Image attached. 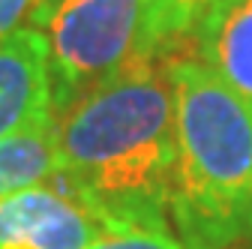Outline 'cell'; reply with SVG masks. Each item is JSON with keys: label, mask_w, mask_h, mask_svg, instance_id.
Returning a JSON list of instances; mask_svg holds the SVG:
<instances>
[{"label": "cell", "mask_w": 252, "mask_h": 249, "mask_svg": "<svg viewBox=\"0 0 252 249\" xmlns=\"http://www.w3.org/2000/svg\"><path fill=\"white\" fill-rule=\"evenodd\" d=\"M60 180L111 228H171L177 165L168 57L144 54L57 114Z\"/></svg>", "instance_id": "cell-1"}, {"label": "cell", "mask_w": 252, "mask_h": 249, "mask_svg": "<svg viewBox=\"0 0 252 249\" xmlns=\"http://www.w3.org/2000/svg\"><path fill=\"white\" fill-rule=\"evenodd\" d=\"M177 165L171 222L186 249H234L252 234V111L195 57H168Z\"/></svg>", "instance_id": "cell-2"}, {"label": "cell", "mask_w": 252, "mask_h": 249, "mask_svg": "<svg viewBox=\"0 0 252 249\" xmlns=\"http://www.w3.org/2000/svg\"><path fill=\"white\" fill-rule=\"evenodd\" d=\"M27 27L45 36L54 117L138 57L165 54L147 0H39Z\"/></svg>", "instance_id": "cell-3"}, {"label": "cell", "mask_w": 252, "mask_h": 249, "mask_svg": "<svg viewBox=\"0 0 252 249\" xmlns=\"http://www.w3.org/2000/svg\"><path fill=\"white\" fill-rule=\"evenodd\" d=\"M111 225L54 174L0 198V249H87Z\"/></svg>", "instance_id": "cell-4"}, {"label": "cell", "mask_w": 252, "mask_h": 249, "mask_svg": "<svg viewBox=\"0 0 252 249\" xmlns=\"http://www.w3.org/2000/svg\"><path fill=\"white\" fill-rule=\"evenodd\" d=\"M48 48L36 27H18L0 39V141L51 123Z\"/></svg>", "instance_id": "cell-5"}, {"label": "cell", "mask_w": 252, "mask_h": 249, "mask_svg": "<svg viewBox=\"0 0 252 249\" xmlns=\"http://www.w3.org/2000/svg\"><path fill=\"white\" fill-rule=\"evenodd\" d=\"M189 36L192 57L252 111V0H210Z\"/></svg>", "instance_id": "cell-6"}, {"label": "cell", "mask_w": 252, "mask_h": 249, "mask_svg": "<svg viewBox=\"0 0 252 249\" xmlns=\"http://www.w3.org/2000/svg\"><path fill=\"white\" fill-rule=\"evenodd\" d=\"M57 171V120L0 141V198L45 183Z\"/></svg>", "instance_id": "cell-7"}, {"label": "cell", "mask_w": 252, "mask_h": 249, "mask_svg": "<svg viewBox=\"0 0 252 249\" xmlns=\"http://www.w3.org/2000/svg\"><path fill=\"white\" fill-rule=\"evenodd\" d=\"M150 3V30L162 51L183 36L192 33L195 21L207 9L210 0H147Z\"/></svg>", "instance_id": "cell-8"}, {"label": "cell", "mask_w": 252, "mask_h": 249, "mask_svg": "<svg viewBox=\"0 0 252 249\" xmlns=\"http://www.w3.org/2000/svg\"><path fill=\"white\" fill-rule=\"evenodd\" d=\"M87 249H186L174 228L153 225H120L93 240Z\"/></svg>", "instance_id": "cell-9"}, {"label": "cell", "mask_w": 252, "mask_h": 249, "mask_svg": "<svg viewBox=\"0 0 252 249\" xmlns=\"http://www.w3.org/2000/svg\"><path fill=\"white\" fill-rule=\"evenodd\" d=\"M39 6V0H0V39L27 27Z\"/></svg>", "instance_id": "cell-10"}, {"label": "cell", "mask_w": 252, "mask_h": 249, "mask_svg": "<svg viewBox=\"0 0 252 249\" xmlns=\"http://www.w3.org/2000/svg\"><path fill=\"white\" fill-rule=\"evenodd\" d=\"M237 246H240V243H237ZM243 246H249V249H252V237H246V240H243Z\"/></svg>", "instance_id": "cell-11"}, {"label": "cell", "mask_w": 252, "mask_h": 249, "mask_svg": "<svg viewBox=\"0 0 252 249\" xmlns=\"http://www.w3.org/2000/svg\"><path fill=\"white\" fill-rule=\"evenodd\" d=\"M234 249H249V246H243V243H240V246H234Z\"/></svg>", "instance_id": "cell-12"}, {"label": "cell", "mask_w": 252, "mask_h": 249, "mask_svg": "<svg viewBox=\"0 0 252 249\" xmlns=\"http://www.w3.org/2000/svg\"><path fill=\"white\" fill-rule=\"evenodd\" d=\"M249 237H252V234H249Z\"/></svg>", "instance_id": "cell-13"}]
</instances>
